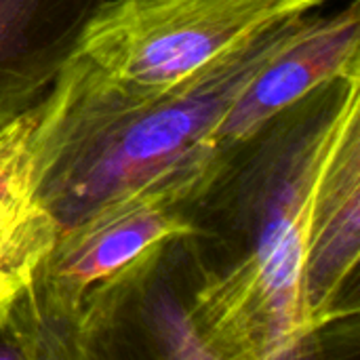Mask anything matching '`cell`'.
Instances as JSON below:
<instances>
[{
    "label": "cell",
    "mask_w": 360,
    "mask_h": 360,
    "mask_svg": "<svg viewBox=\"0 0 360 360\" xmlns=\"http://www.w3.org/2000/svg\"><path fill=\"white\" fill-rule=\"evenodd\" d=\"M356 116L360 72L316 86L224 148L188 205L198 274L188 321L207 359H302L323 346L304 306L306 240L323 169Z\"/></svg>",
    "instance_id": "cell-1"
},
{
    "label": "cell",
    "mask_w": 360,
    "mask_h": 360,
    "mask_svg": "<svg viewBox=\"0 0 360 360\" xmlns=\"http://www.w3.org/2000/svg\"><path fill=\"white\" fill-rule=\"evenodd\" d=\"M221 158L224 150L207 146L59 230L2 316V333L19 356H105L124 287L165 245L190 234L188 205Z\"/></svg>",
    "instance_id": "cell-3"
},
{
    "label": "cell",
    "mask_w": 360,
    "mask_h": 360,
    "mask_svg": "<svg viewBox=\"0 0 360 360\" xmlns=\"http://www.w3.org/2000/svg\"><path fill=\"white\" fill-rule=\"evenodd\" d=\"M103 0H0V124L40 103Z\"/></svg>",
    "instance_id": "cell-7"
},
{
    "label": "cell",
    "mask_w": 360,
    "mask_h": 360,
    "mask_svg": "<svg viewBox=\"0 0 360 360\" xmlns=\"http://www.w3.org/2000/svg\"><path fill=\"white\" fill-rule=\"evenodd\" d=\"M42 116V99L0 124V228L13 224L32 202L34 139Z\"/></svg>",
    "instance_id": "cell-8"
},
{
    "label": "cell",
    "mask_w": 360,
    "mask_h": 360,
    "mask_svg": "<svg viewBox=\"0 0 360 360\" xmlns=\"http://www.w3.org/2000/svg\"><path fill=\"white\" fill-rule=\"evenodd\" d=\"M325 2L329 0H103L76 53L124 84L160 89L266 27Z\"/></svg>",
    "instance_id": "cell-4"
},
{
    "label": "cell",
    "mask_w": 360,
    "mask_h": 360,
    "mask_svg": "<svg viewBox=\"0 0 360 360\" xmlns=\"http://www.w3.org/2000/svg\"><path fill=\"white\" fill-rule=\"evenodd\" d=\"M55 236V221L34 202L21 217L0 228V310L30 283Z\"/></svg>",
    "instance_id": "cell-9"
},
{
    "label": "cell",
    "mask_w": 360,
    "mask_h": 360,
    "mask_svg": "<svg viewBox=\"0 0 360 360\" xmlns=\"http://www.w3.org/2000/svg\"><path fill=\"white\" fill-rule=\"evenodd\" d=\"M314 15L285 19L160 89L124 84L74 55L49 93L34 139L32 202L74 226L110 198L211 143L245 84Z\"/></svg>",
    "instance_id": "cell-2"
},
{
    "label": "cell",
    "mask_w": 360,
    "mask_h": 360,
    "mask_svg": "<svg viewBox=\"0 0 360 360\" xmlns=\"http://www.w3.org/2000/svg\"><path fill=\"white\" fill-rule=\"evenodd\" d=\"M356 72L360 6L354 0L335 15H314L300 36L262 65L217 124L211 143L219 150L236 146L316 86Z\"/></svg>",
    "instance_id": "cell-6"
},
{
    "label": "cell",
    "mask_w": 360,
    "mask_h": 360,
    "mask_svg": "<svg viewBox=\"0 0 360 360\" xmlns=\"http://www.w3.org/2000/svg\"><path fill=\"white\" fill-rule=\"evenodd\" d=\"M360 259V116L338 139L314 194L304 257V306L323 342L356 321Z\"/></svg>",
    "instance_id": "cell-5"
}]
</instances>
